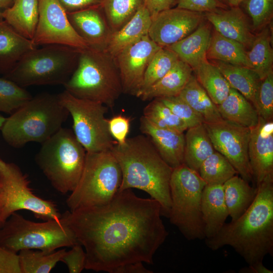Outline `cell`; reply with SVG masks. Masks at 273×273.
Returning a JSON list of instances; mask_svg holds the SVG:
<instances>
[{"mask_svg":"<svg viewBox=\"0 0 273 273\" xmlns=\"http://www.w3.org/2000/svg\"><path fill=\"white\" fill-rule=\"evenodd\" d=\"M225 4L230 7H239L245 0H224Z\"/></svg>","mask_w":273,"mask_h":273,"instance_id":"11a10c76","label":"cell"},{"mask_svg":"<svg viewBox=\"0 0 273 273\" xmlns=\"http://www.w3.org/2000/svg\"><path fill=\"white\" fill-rule=\"evenodd\" d=\"M69 115L58 95L41 93L6 118L0 129L12 147L20 148L29 142L41 144L62 127Z\"/></svg>","mask_w":273,"mask_h":273,"instance_id":"277c9868","label":"cell"},{"mask_svg":"<svg viewBox=\"0 0 273 273\" xmlns=\"http://www.w3.org/2000/svg\"><path fill=\"white\" fill-rule=\"evenodd\" d=\"M67 13L101 6L102 0H58Z\"/></svg>","mask_w":273,"mask_h":273,"instance_id":"c3c4849f","label":"cell"},{"mask_svg":"<svg viewBox=\"0 0 273 273\" xmlns=\"http://www.w3.org/2000/svg\"><path fill=\"white\" fill-rule=\"evenodd\" d=\"M140 130L150 139L160 156L171 168L184 164V132L157 127L143 116L140 119Z\"/></svg>","mask_w":273,"mask_h":273,"instance_id":"d6986e66","label":"cell"},{"mask_svg":"<svg viewBox=\"0 0 273 273\" xmlns=\"http://www.w3.org/2000/svg\"><path fill=\"white\" fill-rule=\"evenodd\" d=\"M122 173L119 191L135 188L157 200L162 215L168 218L171 207L170 180L173 170L160 156L150 139L138 135L117 143L110 150Z\"/></svg>","mask_w":273,"mask_h":273,"instance_id":"3957f363","label":"cell"},{"mask_svg":"<svg viewBox=\"0 0 273 273\" xmlns=\"http://www.w3.org/2000/svg\"><path fill=\"white\" fill-rule=\"evenodd\" d=\"M179 60L172 51L162 48L153 56L145 73L139 97L147 89L163 77Z\"/></svg>","mask_w":273,"mask_h":273,"instance_id":"f35d334b","label":"cell"},{"mask_svg":"<svg viewBox=\"0 0 273 273\" xmlns=\"http://www.w3.org/2000/svg\"><path fill=\"white\" fill-rule=\"evenodd\" d=\"M176 0H144V6L152 18L162 11L173 8Z\"/></svg>","mask_w":273,"mask_h":273,"instance_id":"681fc988","label":"cell"},{"mask_svg":"<svg viewBox=\"0 0 273 273\" xmlns=\"http://www.w3.org/2000/svg\"><path fill=\"white\" fill-rule=\"evenodd\" d=\"M86 153L73 131L62 127L41 144L35 159L53 187L65 194L76 188L83 171Z\"/></svg>","mask_w":273,"mask_h":273,"instance_id":"52a82bcc","label":"cell"},{"mask_svg":"<svg viewBox=\"0 0 273 273\" xmlns=\"http://www.w3.org/2000/svg\"><path fill=\"white\" fill-rule=\"evenodd\" d=\"M204 16L220 34L241 43L246 48L250 47L255 35L239 7L218 9L205 13Z\"/></svg>","mask_w":273,"mask_h":273,"instance_id":"ffe728a7","label":"cell"},{"mask_svg":"<svg viewBox=\"0 0 273 273\" xmlns=\"http://www.w3.org/2000/svg\"><path fill=\"white\" fill-rule=\"evenodd\" d=\"M161 48L147 35L115 58L121 79L123 93L137 97L146 69L154 55Z\"/></svg>","mask_w":273,"mask_h":273,"instance_id":"2e32d148","label":"cell"},{"mask_svg":"<svg viewBox=\"0 0 273 273\" xmlns=\"http://www.w3.org/2000/svg\"><path fill=\"white\" fill-rule=\"evenodd\" d=\"M32 98L15 82L0 77V112L12 114Z\"/></svg>","mask_w":273,"mask_h":273,"instance_id":"ab89813d","label":"cell"},{"mask_svg":"<svg viewBox=\"0 0 273 273\" xmlns=\"http://www.w3.org/2000/svg\"><path fill=\"white\" fill-rule=\"evenodd\" d=\"M147 269L143 262H136L123 265L119 268L115 273H152Z\"/></svg>","mask_w":273,"mask_h":273,"instance_id":"f907efd6","label":"cell"},{"mask_svg":"<svg viewBox=\"0 0 273 273\" xmlns=\"http://www.w3.org/2000/svg\"><path fill=\"white\" fill-rule=\"evenodd\" d=\"M161 101L187 125L188 128L203 123L201 117L178 95L156 98Z\"/></svg>","mask_w":273,"mask_h":273,"instance_id":"60d3db41","label":"cell"},{"mask_svg":"<svg viewBox=\"0 0 273 273\" xmlns=\"http://www.w3.org/2000/svg\"><path fill=\"white\" fill-rule=\"evenodd\" d=\"M203 124L215 150L229 160L242 178L254 183L248 157L250 129L223 119Z\"/></svg>","mask_w":273,"mask_h":273,"instance_id":"4fadbf2b","label":"cell"},{"mask_svg":"<svg viewBox=\"0 0 273 273\" xmlns=\"http://www.w3.org/2000/svg\"><path fill=\"white\" fill-rule=\"evenodd\" d=\"M198 172L207 185H223L238 174L229 160L216 150L202 162Z\"/></svg>","mask_w":273,"mask_h":273,"instance_id":"8d00e7d4","label":"cell"},{"mask_svg":"<svg viewBox=\"0 0 273 273\" xmlns=\"http://www.w3.org/2000/svg\"><path fill=\"white\" fill-rule=\"evenodd\" d=\"M217 107L221 118L229 122L250 129L258 122L259 116L254 105L232 88L226 98Z\"/></svg>","mask_w":273,"mask_h":273,"instance_id":"484cf974","label":"cell"},{"mask_svg":"<svg viewBox=\"0 0 273 273\" xmlns=\"http://www.w3.org/2000/svg\"><path fill=\"white\" fill-rule=\"evenodd\" d=\"M122 181L119 165L111 151L86 152L79 180L66 200L70 211L107 203Z\"/></svg>","mask_w":273,"mask_h":273,"instance_id":"9c48e42d","label":"cell"},{"mask_svg":"<svg viewBox=\"0 0 273 273\" xmlns=\"http://www.w3.org/2000/svg\"><path fill=\"white\" fill-rule=\"evenodd\" d=\"M201 211L205 239L214 236L229 216L222 185H206L201 202Z\"/></svg>","mask_w":273,"mask_h":273,"instance_id":"44dd1931","label":"cell"},{"mask_svg":"<svg viewBox=\"0 0 273 273\" xmlns=\"http://www.w3.org/2000/svg\"><path fill=\"white\" fill-rule=\"evenodd\" d=\"M204 18L202 13L171 8L152 18L148 35L159 46L165 48L191 33Z\"/></svg>","mask_w":273,"mask_h":273,"instance_id":"9a60e30c","label":"cell"},{"mask_svg":"<svg viewBox=\"0 0 273 273\" xmlns=\"http://www.w3.org/2000/svg\"><path fill=\"white\" fill-rule=\"evenodd\" d=\"M79 243L64 218L36 222L16 212L0 228V246L18 253L24 249L52 252Z\"/></svg>","mask_w":273,"mask_h":273,"instance_id":"ba28073f","label":"cell"},{"mask_svg":"<svg viewBox=\"0 0 273 273\" xmlns=\"http://www.w3.org/2000/svg\"><path fill=\"white\" fill-rule=\"evenodd\" d=\"M32 40L36 46L60 44L80 50L88 47L74 30L58 0H39L38 19Z\"/></svg>","mask_w":273,"mask_h":273,"instance_id":"5bb4252c","label":"cell"},{"mask_svg":"<svg viewBox=\"0 0 273 273\" xmlns=\"http://www.w3.org/2000/svg\"><path fill=\"white\" fill-rule=\"evenodd\" d=\"M248 157L255 187L273 180V121L259 117L257 124L250 129Z\"/></svg>","mask_w":273,"mask_h":273,"instance_id":"e0dca14e","label":"cell"},{"mask_svg":"<svg viewBox=\"0 0 273 273\" xmlns=\"http://www.w3.org/2000/svg\"><path fill=\"white\" fill-rule=\"evenodd\" d=\"M219 1H220L221 2H222V3L225 4L224 0H219ZM225 5H226V4H225Z\"/></svg>","mask_w":273,"mask_h":273,"instance_id":"6f0895ef","label":"cell"},{"mask_svg":"<svg viewBox=\"0 0 273 273\" xmlns=\"http://www.w3.org/2000/svg\"><path fill=\"white\" fill-rule=\"evenodd\" d=\"M250 48V50L247 52L249 68L262 80L272 71L273 51L268 27H264L255 35Z\"/></svg>","mask_w":273,"mask_h":273,"instance_id":"d6a6232c","label":"cell"},{"mask_svg":"<svg viewBox=\"0 0 273 273\" xmlns=\"http://www.w3.org/2000/svg\"><path fill=\"white\" fill-rule=\"evenodd\" d=\"M255 107L259 117L270 121L273 118V71L261 80Z\"/></svg>","mask_w":273,"mask_h":273,"instance_id":"b9f144b4","label":"cell"},{"mask_svg":"<svg viewBox=\"0 0 273 273\" xmlns=\"http://www.w3.org/2000/svg\"><path fill=\"white\" fill-rule=\"evenodd\" d=\"M61 261L67 266L70 273H80L85 269L86 254L82 246L77 244L65 252Z\"/></svg>","mask_w":273,"mask_h":273,"instance_id":"ee69618b","label":"cell"},{"mask_svg":"<svg viewBox=\"0 0 273 273\" xmlns=\"http://www.w3.org/2000/svg\"><path fill=\"white\" fill-rule=\"evenodd\" d=\"M73 120V132L86 152L110 151L116 142L105 117L108 107L102 103L76 97L65 90L58 94Z\"/></svg>","mask_w":273,"mask_h":273,"instance_id":"8fae6325","label":"cell"},{"mask_svg":"<svg viewBox=\"0 0 273 273\" xmlns=\"http://www.w3.org/2000/svg\"><path fill=\"white\" fill-rule=\"evenodd\" d=\"M207 58L249 68L246 48L215 30L212 33Z\"/></svg>","mask_w":273,"mask_h":273,"instance_id":"1f68e13d","label":"cell"},{"mask_svg":"<svg viewBox=\"0 0 273 273\" xmlns=\"http://www.w3.org/2000/svg\"><path fill=\"white\" fill-rule=\"evenodd\" d=\"M211 35L209 25L202 22L189 35L165 48L176 54L179 60L189 65L194 71L207 61V53Z\"/></svg>","mask_w":273,"mask_h":273,"instance_id":"7402d4cb","label":"cell"},{"mask_svg":"<svg viewBox=\"0 0 273 273\" xmlns=\"http://www.w3.org/2000/svg\"><path fill=\"white\" fill-rule=\"evenodd\" d=\"M215 149L203 123L188 128L185 134L184 164L198 171Z\"/></svg>","mask_w":273,"mask_h":273,"instance_id":"f546056e","label":"cell"},{"mask_svg":"<svg viewBox=\"0 0 273 273\" xmlns=\"http://www.w3.org/2000/svg\"><path fill=\"white\" fill-rule=\"evenodd\" d=\"M256 197L239 217L225 223L213 237L205 239L213 251L230 246L249 264L273 255V180L257 187Z\"/></svg>","mask_w":273,"mask_h":273,"instance_id":"7a4b0ae2","label":"cell"},{"mask_svg":"<svg viewBox=\"0 0 273 273\" xmlns=\"http://www.w3.org/2000/svg\"><path fill=\"white\" fill-rule=\"evenodd\" d=\"M39 14V0H13L12 5L3 11V19L17 32L32 40Z\"/></svg>","mask_w":273,"mask_h":273,"instance_id":"4316f807","label":"cell"},{"mask_svg":"<svg viewBox=\"0 0 273 273\" xmlns=\"http://www.w3.org/2000/svg\"><path fill=\"white\" fill-rule=\"evenodd\" d=\"M143 116L159 128L184 132L188 129L185 123L158 99L151 100L143 110Z\"/></svg>","mask_w":273,"mask_h":273,"instance_id":"74e56055","label":"cell"},{"mask_svg":"<svg viewBox=\"0 0 273 273\" xmlns=\"http://www.w3.org/2000/svg\"><path fill=\"white\" fill-rule=\"evenodd\" d=\"M143 6L144 0H102L101 4L113 32L123 27Z\"/></svg>","mask_w":273,"mask_h":273,"instance_id":"d590c367","label":"cell"},{"mask_svg":"<svg viewBox=\"0 0 273 273\" xmlns=\"http://www.w3.org/2000/svg\"><path fill=\"white\" fill-rule=\"evenodd\" d=\"M63 85L76 97L100 102L110 108L123 93L115 58L105 50L89 47L80 50L77 66Z\"/></svg>","mask_w":273,"mask_h":273,"instance_id":"5b68a950","label":"cell"},{"mask_svg":"<svg viewBox=\"0 0 273 273\" xmlns=\"http://www.w3.org/2000/svg\"><path fill=\"white\" fill-rule=\"evenodd\" d=\"M13 0H0V17H3V11L10 7L13 4Z\"/></svg>","mask_w":273,"mask_h":273,"instance_id":"db71d44e","label":"cell"},{"mask_svg":"<svg viewBox=\"0 0 273 273\" xmlns=\"http://www.w3.org/2000/svg\"><path fill=\"white\" fill-rule=\"evenodd\" d=\"M176 4L178 8L202 13L228 7L219 0H176Z\"/></svg>","mask_w":273,"mask_h":273,"instance_id":"f6af8a7d","label":"cell"},{"mask_svg":"<svg viewBox=\"0 0 273 273\" xmlns=\"http://www.w3.org/2000/svg\"><path fill=\"white\" fill-rule=\"evenodd\" d=\"M6 118H5L3 117L2 116L0 115V129L2 127Z\"/></svg>","mask_w":273,"mask_h":273,"instance_id":"9f6ffc18","label":"cell"},{"mask_svg":"<svg viewBox=\"0 0 273 273\" xmlns=\"http://www.w3.org/2000/svg\"><path fill=\"white\" fill-rule=\"evenodd\" d=\"M240 273H272L273 271L265 267L263 262H258L249 264L247 267L241 268Z\"/></svg>","mask_w":273,"mask_h":273,"instance_id":"816d5d0a","label":"cell"},{"mask_svg":"<svg viewBox=\"0 0 273 273\" xmlns=\"http://www.w3.org/2000/svg\"><path fill=\"white\" fill-rule=\"evenodd\" d=\"M223 190L229 216L234 220L244 213L254 200L257 192L256 187L236 174L223 185Z\"/></svg>","mask_w":273,"mask_h":273,"instance_id":"f1b7e54d","label":"cell"},{"mask_svg":"<svg viewBox=\"0 0 273 273\" xmlns=\"http://www.w3.org/2000/svg\"><path fill=\"white\" fill-rule=\"evenodd\" d=\"M151 22L152 17L143 6L123 27L112 33L105 50L115 58L148 35Z\"/></svg>","mask_w":273,"mask_h":273,"instance_id":"603a6c76","label":"cell"},{"mask_svg":"<svg viewBox=\"0 0 273 273\" xmlns=\"http://www.w3.org/2000/svg\"><path fill=\"white\" fill-rule=\"evenodd\" d=\"M67 14L74 30L89 47L105 49L113 31L101 6Z\"/></svg>","mask_w":273,"mask_h":273,"instance_id":"ac0fdd59","label":"cell"},{"mask_svg":"<svg viewBox=\"0 0 273 273\" xmlns=\"http://www.w3.org/2000/svg\"><path fill=\"white\" fill-rule=\"evenodd\" d=\"M0 273H22L18 253L1 246Z\"/></svg>","mask_w":273,"mask_h":273,"instance_id":"7dc6e473","label":"cell"},{"mask_svg":"<svg viewBox=\"0 0 273 273\" xmlns=\"http://www.w3.org/2000/svg\"><path fill=\"white\" fill-rule=\"evenodd\" d=\"M80 51L60 44L36 47L27 52L4 77L23 87L64 85L77 66Z\"/></svg>","mask_w":273,"mask_h":273,"instance_id":"8992f818","label":"cell"},{"mask_svg":"<svg viewBox=\"0 0 273 273\" xmlns=\"http://www.w3.org/2000/svg\"><path fill=\"white\" fill-rule=\"evenodd\" d=\"M6 202V195L0 181V228L5 223L3 219V212Z\"/></svg>","mask_w":273,"mask_h":273,"instance_id":"f5cc1de1","label":"cell"},{"mask_svg":"<svg viewBox=\"0 0 273 273\" xmlns=\"http://www.w3.org/2000/svg\"><path fill=\"white\" fill-rule=\"evenodd\" d=\"M243 4L254 29L261 28L270 21L273 14V0H245Z\"/></svg>","mask_w":273,"mask_h":273,"instance_id":"7bdbcfd3","label":"cell"},{"mask_svg":"<svg viewBox=\"0 0 273 273\" xmlns=\"http://www.w3.org/2000/svg\"><path fill=\"white\" fill-rule=\"evenodd\" d=\"M36 47L0 17V74H7L27 52Z\"/></svg>","mask_w":273,"mask_h":273,"instance_id":"cb8c5ba5","label":"cell"},{"mask_svg":"<svg viewBox=\"0 0 273 273\" xmlns=\"http://www.w3.org/2000/svg\"><path fill=\"white\" fill-rule=\"evenodd\" d=\"M214 64L219 69L231 88L236 89L255 107L261 81L258 74L250 68L219 61Z\"/></svg>","mask_w":273,"mask_h":273,"instance_id":"83f0119b","label":"cell"},{"mask_svg":"<svg viewBox=\"0 0 273 273\" xmlns=\"http://www.w3.org/2000/svg\"><path fill=\"white\" fill-rule=\"evenodd\" d=\"M130 120L122 114L116 115L108 119L110 132L118 145L124 144L130 129Z\"/></svg>","mask_w":273,"mask_h":273,"instance_id":"bcb514c9","label":"cell"},{"mask_svg":"<svg viewBox=\"0 0 273 273\" xmlns=\"http://www.w3.org/2000/svg\"><path fill=\"white\" fill-rule=\"evenodd\" d=\"M178 96L203 119V123H214L223 119L216 105L193 74Z\"/></svg>","mask_w":273,"mask_h":273,"instance_id":"4dcf8cb0","label":"cell"},{"mask_svg":"<svg viewBox=\"0 0 273 273\" xmlns=\"http://www.w3.org/2000/svg\"><path fill=\"white\" fill-rule=\"evenodd\" d=\"M65 249L46 252L35 249H24L18 253L22 273H49L61 261Z\"/></svg>","mask_w":273,"mask_h":273,"instance_id":"e575fe53","label":"cell"},{"mask_svg":"<svg viewBox=\"0 0 273 273\" xmlns=\"http://www.w3.org/2000/svg\"><path fill=\"white\" fill-rule=\"evenodd\" d=\"M194 71L197 81L213 102L220 104L228 96L231 87L219 69L206 61Z\"/></svg>","mask_w":273,"mask_h":273,"instance_id":"836d02e7","label":"cell"},{"mask_svg":"<svg viewBox=\"0 0 273 273\" xmlns=\"http://www.w3.org/2000/svg\"><path fill=\"white\" fill-rule=\"evenodd\" d=\"M206 185L197 171L185 164L173 169L168 218L189 241L205 239L201 202Z\"/></svg>","mask_w":273,"mask_h":273,"instance_id":"30bf717a","label":"cell"},{"mask_svg":"<svg viewBox=\"0 0 273 273\" xmlns=\"http://www.w3.org/2000/svg\"><path fill=\"white\" fill-rule=\"evenodd\" d=\"M160 203L118 191L106 204L62 214L86 254L85 269L115 273L126 264L153 263L168 232Z\"/></svg>","mask_w":273,"mask_h":273,"instance_id":"6da1fadb","label":"cell"},{"mask_svg":"<svg viewBox=\"0 0 273 273\" xmlns=\"http://www.w3.org/2000/svg\"><path fill=\"white\" fill-rule=\"evenodd\" d=\"M0 181L6 195L3 212L5 221L14 212L26 210L44 221L60 220L62 214L54 202L36 196L30 187L27 176L15 163L0 158Z\"/></svg>","mask_w":273,"mask_h":273,"instance_id":"7c38bea8","label":"cell"},{"mask_svg":"<svg viewBox=\"0 0 273 273\" xmlns=\"http://www.w3.org/2000/svg\"><path fill=\"white\" fill-rule=\"evenodd\" d=\"M193 71L189 65L179 59L163 77L144 91L139 98L146 101L178 96L190 80Z\"/></svg>","mask_w":273,"mask_h":273,"instance_id":"d4e9b609","label":"cell"}]
</instances>
